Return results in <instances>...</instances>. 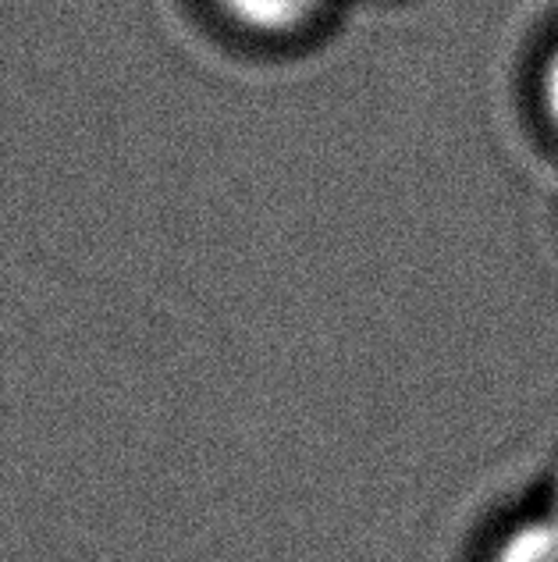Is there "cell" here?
I'll return each mask as SVG.
<instances>
[{"label":"cell","mask_w":558,"mask_h":562,"mask_svg":"<svg viewBox=\"0 0 558 562\" xmlns=\"http://www.w3.org/2000/svg\"><path fill=\"white\" fill-rule=\"evenodd\" d=\"M214 4L231 25L246 29V33L282 40L299 36L324 19L331 0H214Z\"/></svg>","instance_id":"cell-1"},{"label":"cell","mask_w":558,"mask_h":562,"mask_svg":"<svg viewBox=\"0 0 558 562\" xmlns=\"http://www.w3.org/2000/svg\"><path fill=\"white\" fill-rule=\"evenodd\" d=\"M491 562H558V509L537 513L494 544Z\"/></svg>","instance_id":"cell-2"},{"label":"cell","mask_w":558,"mask_h":562,"mask_svg":"<svg viewBox=\"0 0 558 562\" xmlns=\"http://www.w3.org/2000/svg\"><path fill=\"white\" fill-rule=\"evenodd\" d=\"M540 108H545L551 128L558 132V47L548 54L545 71H540Z\"/></svg>","instance_id":"cell-3"}]
</instances>
